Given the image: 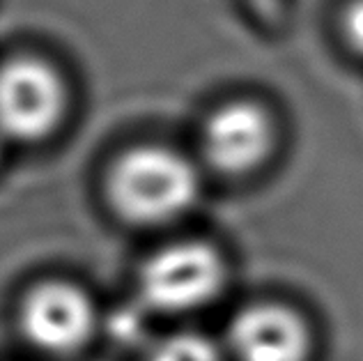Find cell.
<instances>
[{
  "label": "cell",
  "mask_w": 363,
  "mask_h": 361,
  "mask_svg": "<svg viewBox=\"0 0 363 361\" xmlns=\"http://www.w3.org/2000/svg\"><path fill=\"white\" fill-rule=\"evenodd\" d=\"M113 210L136 226H164L196 205L200 175L191 161L166 145H138L116 159L106 177Z\"/></svg>",
  "instance_id": "1"
},
{
  "label": "cell",
  "mask_w": 363,
  "mask_h": 361,
  "mask_svg": "<svg viewBox=\"0 0 363 361\" xmlns=\"http://www.w3.org/2000/svg\"><path fill=\"white\" fill-rule=\"evenodd\" d=\"M228 281L221 251L207 242H177L152 253L140 267L138 288L150 309L182 316L212 304Z\"/></svg>",
  "instance_id": "2"
},
{
  "label": "cell",
  "mask_w": 363,
  "mask_h": 361,
  "mask_svg": "<svg viewBox=\"0 0 363 361\" xmlns=\"http://www.w3.org/2000/svg\"><path fill=\"white\" fill-rule=\"evenodd\" d=\"M69 92L60 72L42 58L0 65V136L7 143H40L62 125Z\"/></svg>",
  "instance_id": "3"
},
{
  "label": "cell",
  "mask_w": 363,
  "mask_h": 361,
  "mask_svg": "<svg viewBox=\"0 0 363 361\" xmlns=\"http://www.w3.org/2000/svg\"><path fill=\"white\" fill-rule=\"evenodd\" d=\"M23 338L46 355H72L90 343L97 309L90 294L67 281H42L26 292L18 306Z\"/></svg>",
  "instance_id": "4"
},
{
  "label": "cell",
  "mask_w": 363,
  "mask_h": 361,
  "mask_svg": "<svg viewBox=\"0 0 363 361\" xmlns=\"http://www.w3.org/2000/svg\"><path fill=\"white\" fill-rule=\"evenodd\" d=\"M276 122L255 101L237 99L212 111L200 131V152L209 168L225 177H244L269 161L276 148Z\"/></svg>",
  "instance_id": "5"
},
{
  "label": "cell",
  "mask_w": 363,
  "mask_h": 361,
  "mask_svg": "<svg viewBox=\"0 0 363 361\" xmlns=\"http://www.w3.org/2000/svg\"><path fill=\"white\" fill-rule=\"evenodd\" d=\"M228 348L237 361H306L311 355V329L288 306L253 304L230 322Z\"/></svg>",
  "instance_id": "6"
},
{
  "label": "cell",
  "mask_w": 363,
  "mask_h": 361,
  "mask_svg": "<svg viewBox=\"0 0 363 361\" xmlns=\"http://www.w3.org/2000/svg\"><path fill=\"white\" fill-rule=\"evenodd\" d=\"M147 361H221V355L205 336L177 334L152 350Z\"/></svg>",
  "instance_id": "7"
},
{
  "label": "cell",
  "mask_w": 363,
  "mask_h": 361,
  "mask_svg": "<svg viewBox=\"0 0 363 361\" xmlns=\"http://www.w3.org/2000/svg\"><path fill=\"white\" fill-rule=\"evenodd\" d=\"M342 35L350 49L363 55V0H352L342 12Z\"/></svg>",
  "instance_id": "8"
},
{
  "label": "cell",
  "mask_w": 363,
  "mask_h": 361,
  "mask_svg": "<svg viewBox=\"0 0 363 361\" xmlns=\"http://www.w3.org/2000/svg\"><path fill=\"white\" fill-rule=\"evenodd\" d=\"M5 145H7V140L0 136V164H3V157H5Z\"/></svg>",
  "instance_id": "9"
}]
</instances>
